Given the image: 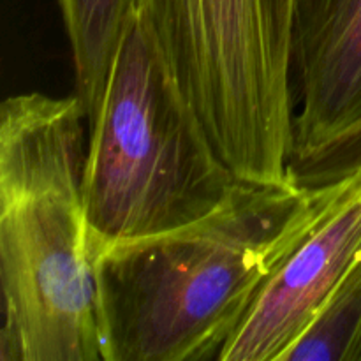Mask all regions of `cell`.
<instances>
[{
  "instance_id": "cell-3",
  "label": "cell",
  "mask_w": 361,
  "mask_h": 361,
  "mask_svg": "<svg viewBox=\"0 0 361 361\" xmlns=\"http://www.w3.org/2000/svg\"><path fill=\"white\" fill-rule=\"evenodd\" d=\"M88 130L83 192L92 263L116 243L204 217L238 180L140 14Z\"/></svg>"
},
{
  "instance_id": "cell-5",
  "label": "cell",
  "mask_w": 361,
  "mask_h": 361,
  "mask_svg": "<svg viewBox=\"0 0 361 361\" xmlns=\"http://www.w3.org/2000/svg\"><path fill=\"white\" fill-rule=\"evenodd\" d=\"M361 254V169L323 185L309 228L261 288L219 361H282Z\"/></svg>"
},
{
  "instance_id": "cell-6",
  "label": "cell",
  "mask_w": 361,
  "mask_h": 361,
  "mask_svg": "<svg viewBox=\"0 0 361 361\" xmlns=\"http://www.w3.org/2000/svg\"><path fill=\"white\" fill-rule=\"evenodd\" d=\"M289 162L361 118V0H295Z\"/></svg>"
},
{
  "instance_id": "cell-7",
  "label": "cell",
  "mask_w": 361,
  "mask_h": 361,
  "mask_svg": "<svg viewBox=\"0 0 361 361\" xmlns=\"http://www.w3.org/2000/svg\"><path fill=\"white\" fill-rule=\"evenodd\" d=\"M74 63V94L87 122L95 118L127 28L137 16V0H56Z\"/></svg>"
},
{
  "instance_id": "cell-9",
  "label": "cell",
  "mask_w": 361,
  "mask_h": 361,
  "mask_svg": "<svg viewBox=\"0 0 361 361\" xmlns=\"http://www.w3.org/2000/svg\"><path fill=\"white\" fill-rule=\"evenodd\" d=\"M358 169H361V118L289 162V176L307 189L328 185Z\"/></svg>"
},
{
  "instance_id": "cell-2",
  "label": "cell",
  "mask_w": 361,
  "mask_h": 361,
  "mask_svg": "<svg viewBox=\"0 0 361 361\" xmlns=\"http://www.w3.org/2000/svg\"><path fill=\"white\" fill-rule=\"evenodd\" d=\"M76 94L0 106V361H104Z\"/></svg>"
},
{
  "instance_id": "cell-4",
  "label": "cell",
  "mask_w": 361,
  "mask_h": 361,
  "mask_svg": "<svg viewBox=\"0 0 361 361\" xmlns=\"http://www.w3.org/2000/svg\"><path fill=\"white\" fill-rule=\"evenodd\" d=\"M137 14L236 178H289L295 0H137Z\"/></svg>"
},
{
  "instance_id": "cell-1",
  "label": "cell",
  "mask_w": 361,
  "mask_h": 361,
  "mask_svg": "<svg viewBox=\"0 0 361 361\" xmlns=\"http://www.w3.org/2000/svg\"><path fill=\"white\" fill-rule=\"evenodd\" d=\"M323 187L236 180L204 217L94 257L104 361L217 360L319 208Z\"/></svg>"
},
{
  "instance_id": "cell-8",
  "label": "cell",
  "mask_w": 361,
  "mask_h": 361,
  "mask_svg": "<svg viewBox=\"0 0 361 361\" xmlns=\"http://www.w3.org/2000/svg\"><path fill=\"white\" fill-rule=\"evenodd\" d=\"M282 361H361V254Z\"/></svg>"
}]
</instances>
